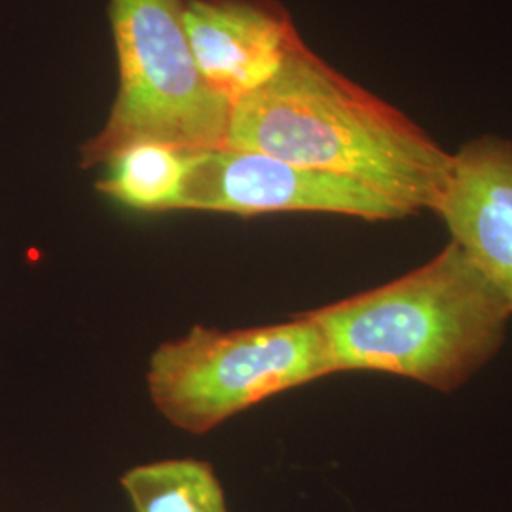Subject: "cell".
<instances>
[{
	"mask_svg": "<svg viewBox=\"0 0 512 512\" xmlns=\"http://www.w3.org/2000/svg\"><path fill=\"white\" fill-rule=\"evenodd\" d=\"M133 512H230L213 463L167 458L135 465L120 476Z\"/></svg>",
	"mask_w": 512,
	"mask_h": 512,
	"instance_id": "obj_8",
	"label": "cell"
},
{
	"mask_svg": "<svg viewBox=\"0 0 512 512\" xmlns=\"http://www.w3.org/2000/svg\"><path fill=\"white\" fill-rule=\"evenodd\" d=\"M334 372H384L442 393L501 351L512 308L454 241L385 285L306 311Z\"/></svg>",
	"mask_w": 512,
	"mask_h": 512,
	"instance_id": "obj_2",
	"label": "cell"
},
{
	"mask_svg": "<svg viewBox=\"0 0 512 512\" xmlns=\"http://www.w3.org/2000/svg\"><path fill=\"white\" fill-rule=\"evenodd\" d=\"M332 374L323 332L300 313L253 329L196 325L154 349L147 389L173 427L205 435L255 404Z\"/></svg>",
	"mask_w": 512,
	"mask_h": 512,
	"instance_id": "obj_4",
	"label": "cell"
},
{
	"mask_svg": "<svg viewBox=\"0 0 512 512\" xmlns=\"http://www.w3.org/2000/svg\"><path fill=\"white\" fill-rule=\"evenodd\" d=\"M184 0H110L118 92L80 167H105L135 145L188 156L226 148L234 105L205 82L183 27Z\"/></svg>",
	"mask_w": 512,
	"mask_h": 512,
	"instance_id": "obj_3",
	"label": "cell"
},
{
	"mask_svg": "<svg viewBox=\"0 0 512 512\" xmlns=\"http://www.w3.org/2000/svg\"><path fill=\"white\" fill-rule=\"evenodd\" d=\"M454 241L512 308V143L482 135L452 152L435 211Z\"/></svg>",
	"mask_w": 512,
	"mask_h": 512,
	"instance_id": "obj_7",
	"label": "cell"
},
{
	"mask_svg": "<svg viewBox=\"0 0 512 512\" xmlns=\"http://www.w3.org/2000/svg\"><path fill=\"white\" fill-rule=\"evenodd\" d=\"M173 211H205L238 217L321 213L368 222L408 217L401 207L365 184L238 148H220L190 156Z\"/></svg>",
	"mask_w": 512,
	"mask_h": 512,
	"instance_id": "obj_5",
	"label": "cell"
},
{
	"mask_svg": "<svg viewBox=\"0 0 512 512\" xmlns=\"http://www.w3.org/2000/svg\"><path fill=\"white\" fill-rule=\"evenodd\" d=\"M188 160V154L165 145H135L105 165L95 188L133 211L169 213L179 200Z\"/></svg>",
	"mask_w": 512,
	"mask_h": 512,
	"instance_id": "obj_9",
	"label": "cell"
},
{
	"mask_svg": "<svg viewBox=\"0 0 512 512\" xmlns=\"http://www.w3.org/2000/svg\"><path fill=\"white\" fill-rule=\"evenodd\" d=\"M183 27L205 82L232 105L270 82L302 42L277 0H184Z\"/></svg>",
	"mask_w": 512,
	"mask_h": 512,
	"instance_id": "obj_6",
	"label": "cell"
},
{
	"mask_svg": "<svg viewBox=\"0 0 512 512\" xmlns=\"http://www.w3.org/2000/svg\"><path fill=\"white\" fill-rule=\"evenodd\" d=\"M226 148L365 184L408 217L437 211L452 169V152L304 40L270 82L234 105Z\"/></svg>",
	"mask_w": 512,
	"mask_h": 512,
	"instance_id": "obj_1",
	"label": "cell"
}]
</instances>
